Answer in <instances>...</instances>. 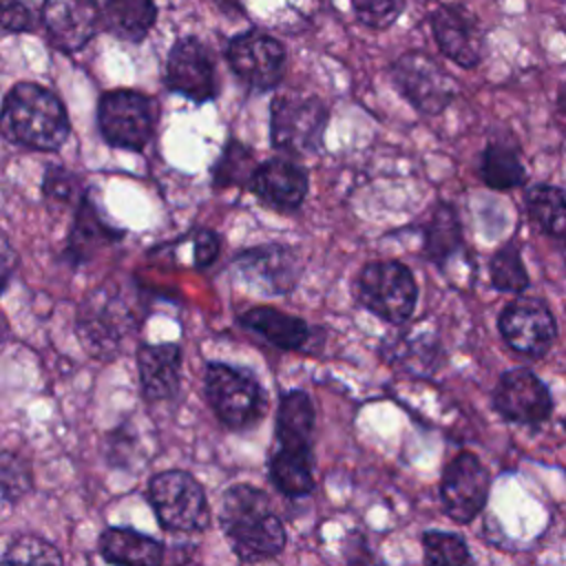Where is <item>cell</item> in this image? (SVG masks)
Wrapping results in <instances>:
<instances>
[{
  "mask_svg": "<svg viewBox=\"0 0 566 566\" xmlns=\"http://www.w3.org/2000/svg\"><path fill=\"white\" fill-rule=\"evenodd\" d=\"M564 429H566V420H564Z\"/></svg>",
  "mask_w": 566,
  "mask_h": 566,
  "instance_id": "41",
  "label": "cell"
},
{
  "mask_svg": "<svg viewBox=\"0 0 566 566\" xmlns=\"http://www.w3.org/2000/svg\"><path fill=\"white\" fill-rule=\"evenodd\" d=\"M239 323L248 332L261 336L265 343H270L281 352H307V349L316 352V347L312 345L316 340L318 329L310 327L307 321L301 316L285 314L270 305H256L243 312L239 316Z\"/></svg>",
  "mask_w": 566,
  "mask_h": 566,
  "instance_id": "19",
  "label": "cell"
},
{
  "mask_svg": "<svg viewBox=\"0 0 566 566\" xmlns=\"http://www.w3.org/2000/svg\"><path fill=\"white\" fill-rule=\"evenodd\" d=\"M389 75L398 93L422 115L442 113L458 93L453 77L422 51H407L396 57Z\"/></svg>",
  "mask_w": 566,
  "mask_h": 566,
  "instance_id": "9",
  "label": "cell"
},
{
  "mask_svg": "<svg viewBox=\"0 0 566 566\" xmlns=\"http://www.w3.org/2000/svg\"><path fill=\"white\" fill-rule=\"evenodd\" d=\"M148 502L170 533H201L210 522L206 491L188 471L168 469L150 478Z\"/></svg>",
  "mask_w": 566,
  "mask_h": 566,
  "instance_id": "6",
  "label": "cell"
},
{
  "mask_svg": "<svg viewBox=\"0 0 566 566\" xmlns=\"http://www.w3.org/2000/svg\"><path fill=\"white\" fill-rule=\"evenodd\" d=\"M349 2L356 20L363 27L376 29V31L391 27L405 9V0H349Z\"/></svg>",
  "mask_w": 566,
  "mask_h": 566,
  "instance_id": "35",
  "label": "cell"
},
{
  "mask_svg": "<svg viewBox=\"0 0 566 566\" xmlns=\"http://www.w3.org/2000/svg\"><path fill=\"white\" fill-rule=\"evenodd\" d=\"M557 111L566 115V86L557 93Z\"/></svg>",
  "mask_w": 566,
  "mask_h": 566,
  "instance_id": "40",
  "label": "cell"
},
{
  "mask_svg": "<svg viewBox=\"0 0 566 566\" xmlns=\"http://www.w3.org/2000/svg\"><path fill=\"white\" fill-rule=\"evenodd\" d=\"M422 551L427 564H471L473 555L469 553L467 542L458 533L444 531H424L422 533Z\"/></svg>",
  "mask_w": 566,
  "mask_h": 566,
  "instance_id": "31",
  "label": "cell"
},
{
  "mask_svg": "<svg viewBox=\"0 0 566 566\" xmlns=\"http://www.w3.org/2000/svg\"><path fill=\"white\" fill-rule=\"evenodd\" d=\"M480 177L493 190H511L526 181L520 146L513 137H493L480 155Z\"/></svg>",
  "mask_w": 566,
  "mask_h": 566,
  "instance_id": "23",
  "label": "cell"
},
{
  "mask_svg": "<svg viewBox=\"0 0 566 566\" xmlns=\"http://www.w3.org/2000/svg\"><path fill=\"white\" fill-rule=\"evenodd\" d=\"M307 186V170L290 157H272L259 164L248 184L259 201L279 212L298 210L305 201Z\"/></svg>",
  "mask_w": 566,
  "mask_h": 566,
  "instance_id": "18",
  "label": "cell"
},
{
  "mask_svg": "<svg viewBox=\"0 0 566 566\" xmlns=\"http://www.w3.org/2000/svg\"><path fill=\"white\" fill-rule=\"evenodd\" d=\"M157 122L155 102L133 88H113L99 97L97 126L113 148L144 150L153 139Z\"/></svg>",
  "mask_w": 566,
  "mask_h": 566,
  "instance_id": "8",
  "label": "cell"
},
{
  "mask_svg": "<svg viewBox=\"0 0 566 566\" xmlns=\"http://www.w3.org/2000/svg\"><path fill=\"white\" fill-rule=\"evenodd\" d=\"M268 473L276 491L285 497H305L314 491V458L274 451Z\"/></svg>",
  "mask_w": 566,
  "mask_h": 566,
  "instance_id": "28",
  "label": "cell"
},
{
  "mask_svg": "<svg viewBox=\"0 0 566 566\" xmlns=\"http://www.w3.org/2000/svg\"><path fill=\"white\" fill-rule=\"evenodd\" d=\"M11 256H13V252H11V245L4 241L2 243V283H4V287H7V283H9V274H11Z\"/></svg>",
  "mask_w": 566,
  "mask_h": 566,
  "instance_id": "39",
  "label": "cell"
},
{
  "mask_svg": "<svg viewBox=\"0 0 566 566\" xmlns=\"http://www.w3.org/2000/svg\"><path fill=\"white\" fill-rule=\"evenodd\" d=\"M219 524L241 562L276 557L285 548V528L272 511L265 491L254 484H232L221 497Z\"/></svg>",
  "mask_w": 566,
  "mask_h": 566,
  "instance_id": "1",
  "label": "cell"
},
{
  "mask_svg": "<svg viewBox=\"0 0 566 566\" xmlns=\"http://www.w3.org/2000/svg\"><path fill=\"white\" fill-rule=\"evenodd\" d=\"M203 387L208 402L223 427L245 431L261 422L268 396L250 369L212 360L206 365Z\"/></svg>",
  "mask_w": 566,
  "mask_h": 566,
  "instance_id": "3",
  "label": "cell"
},
{
  "mask_svg": "<svg viewBox=\"0 0 566 566\" xmlns=\"http://www.w3.org/2000/svg\"><path fill=\"white\" fill-rule=\"evenodd\" d=\"M69 115L62 99L35 82L13 84L2 102V133L9 142L53 153L69 137Z\"/></svg>",
  "mask_w": 566,
  "mask_h": 566,
  "instance_id": "2",
  "label": "cell"
},
{
  "mask_svg": "<svg viewBox=\"0 0 566 566\" xmlns=\"http://www.w3.org/2000/svg\"><path fill=\"white\" fill-rule=\"evenodd\" d=\"M431 33L444 57L462 69H475L484 57L480 20L462 4H440L429 15Z\"/></svg>",
  "mask_w": 566,
  "mask_h": 566,
  "instance_id": "16",
  "label": "cell"
},
{
  "mask_svg": "<svg viewBox=\"0 0 566 566\" xmlns=\"http://www.w3.org/2000/svg\"><path fill=\"white\" fill-rule=\"evenodd\" d=\"M489 279H491V285L500 292L520 294L528 287V272L515 239L506 241L502 248L493 252L489 261Z\"/></svg>",
  "mask_w": 566,
  "mask_h": 566,
  "instance_id": "29",
  "label": "cell"
},
{
  "mask_svg": "<svg viewBox=\"0 0 566 566\" xmlns=\"http://www.w3.org/2000/svg\"><path fill=\"white\" fill-rule=\"evenodd\" d=\"M0 482H2V500L7 504L9 502H18L33 486L29 464L20 455H15L11 451H2Z\"/></svg>",
  "mask_w": 566,
  "mask_h": 566,
  "instance_id": "34",
  "label": "cell"
},
{
  "mask_svg": "<svg viewBox=\"0 0 566 566\" xmlns=\"http://www.w3.org/2000/svg\"><path fill=\"white\" fill-rule=\"evenodd\" d=\"M254 153L237 139H230L212 168V184L214 188L228 186H248L254 170H256Z\"/></svg>",
  "mask_w": 566,
  "mask_h": 566,
  "instance_id": "30",
  "label": "cell"
},
{
  "mask_svg": "<svg viewBox=\"0 0 566 566\" xmlns=\"http://www.w3.org/2000/svg\"><path fill=\"white\" fill-rule=\"evenodd\" d=\"M316 411L307 391L290 389L281 394L276 409V449L314 458Z\"/></svg>",
  "mask_w": 566,
  "mask_h": 566,
  "instance_id": "20",
  "label": "cell"
},
{
  "mask_svg": "<svg viewBox=\"0 0 566 566\" xmlns=\"http://www.w3.org/2000/svg\"><path fill=\"white\" fill-rule=\"evenodd\" d=\"M42 22L55 49L73 53L84 49L104 27L97 0H46Z\"/></svg>",
  "mask_w": 566,
  "mask_h": 566,
  "instance_id": "17",
  "label": "cell"
},
{
  "mask_svg": "<svg viewBox=\"0 0 566 566\" xmlns=\"http://www.w3.org/2000/svg\"><path fill=\"white\" fill-rule=\"evenodd\" d=\"M102 15L108 33L137 44L150 33L157 20V7L155 0H106Z\"/></svg>",
  "mask_w": 566,
  "mask_h": 566,
  "instance_id": "26",
  "label": "cell"
},
{
  "mask_svg": "<svg viewBox=\"0 0 566 566\" xmlns=\"http://www.w3.org/2000/svg\"><path fill=\"white\" fill-rule=\"evenodd\" d=\"M234 272L248 287L268 296H283L296 287L301 261L290 245H254L234 256Z\"/></svg>",
  "mask_w": 566,
  "mask_h": 566,
  "instance_id": "13",
  "label": "cell"
},
{
  "mask_svg": "<svg viewBox=\"0 0 566 566\" xmlns=\"http://www.w3.org/2000/svg\"><path fill=\"white\" fill-rule=\"evenodd\" d=\"M226 60L234 75L254 91L274 88L285 73L283 44L259 29L232 35L226 44Z\"/></svg>",
  "mask_w": 566,
  "mask_h": 566,
  "instance_id": "11",
  "label": "cell"
},
{
  "mask_svg": "<svg viewBox=\"0 0 566 566\" xmlns=\"http://www.w3.org/2000/svg\"><path fill=\"white\" fill-rule=\"evenodd\" d=\"M329 111L314 95H279L270 106L272 146L287 155H312L323 146Z\"/></svg>",
  "mask_w": 566,
  "mask_h": 566,
  "instance_id": "7",
  "label": "cell"
},
{
  "mask_svg": "<svg viewBox=\"0 0 566 566\" xmlns=\"http://www.w3.org/2000/svg\"><path fill=\"white\" fill-rule=\"evenodd\" d=\"M166 86L190 102L203 104L217 97V69L210 49L195 35L179 38L166 60Z\"/></svg>",
  "mask_w": 566,
  "mask_h": 566,
  "instance_id": "14",
  "label": "cell"
},
{
  "mask_svg": "<svg viewBox=\"0 0 566 566\" xmlns=\"http://www.w3.org/2000/svg\"><path fill=\"white\" fill-rule=\"evenodd\" d=\"M524 206L531 223L557 245L566 248V192L548 184H537L526 190Z\"/></svg>",
  "mask_w": 566,
  "mask_h": 566,
  "instance_id": "25",
  "label": "cell"
},
{
  "mask_svg": "<svg viewBox=\"0 0 566 566\" xmlns=\"http://www.w3.org/2000/svg\"><path fill=\"white\" fill-rule=\"evenodd\" d=\"M214 4L228 15H243V0H214Z\"/></svg>",
  "mask_w": 566,
  "mask_h": 566,
  "instance_id": "38",
  "label": "cell"
},
{
  "mask_svg": "<svg viewBox=\"0 0 566 566\" xmlns=\"http://www.w3.org/2000/svg\"><path fill=\"white\" fill-rule=\"evenodd\" d=\"M0 20L7 31H31L33 13L24 0H0Z\"/></svg>",
  "mask_w": 566,
  "mask_h": 566,
  "instance_id": "36",
  "label": "cell"
},
{
  "mask_svg": "<svg viewBox=\"0 0 566 566\" xmlns=\"http://www.w3.org/2000/svg\"><path fill=\"white\" fill-rule=\"evenodd\" d=\"M122 237H124V232L119 228H113L106 223V219L99 214L95 201L86 192L75 208L71 234H69L64 252H66V259L71 265H82V263L91 261L106 245L119 241Z\"/></svg>",
  "mask_w": 566,
  "mask_h": 566,
  "instance_id": "22",
  "label": "cell"
},
{
  "mask_svg": "<svg viewBox=\"0 0 566 566\" xmlns=\"http://www.w3.org/2000/svg\"><path fill=\"white\" fill-rule=\"evenodd\" d=\"M497 329L504 343L524 356L539 358L557 340V323L542 298L520 296L504 305L497 318Z\"/></svg>",
  "mask_w": 566,
  "mask_h": 566,
  "instance_id": "12",
  "label": "cell"
},
{
  "mask_svg": "<svg viewBox=\"0 0 566 566\" xmlns=\"http://www.w3.org/2000/svg\"><path fill=\"white\" fill-rule=\"evenodd\" d=\"M462 248V226L451 203L440 201L422 230V250L429 261L444 268L447 261Z\"/></svg>",
  "mask_w": 566,
  "mask_h": 566,
  "instance_id": "27",
  "label": "cell"
},
{
  "mask_svg": "<svg viewBox=\"0 0 566 566\" xmlns=\"http://www.w3.org/2000/svg\"><path fill=\"white\" fill-rule=\"evenodd\" d=\"M352 292L358 305L394 325L407 323L418 303L413 272L400 261L365 263L354 279Z\"/></svg>",
  "mask_w": 566,
  "mask_h": 566,
  "instance_id": "4",
  "label": "cell"
},
{
  "mask_svg": "<svg viewBox=\"0 0 566 566\" xmlns=\"http://www.w3.org/2000/svg\"><path fill=\"white\" fill-rule=\"evenodd\" d=\"M137 327V316L126 298L113 287H95L84 296L75 316V332L82 347L95 358H111L122 340Z\"/></svg>",
  "mask_w": 566,
  "mask_h": 566,
  "instance_id": "5",
  "label": "cell"
},
{
  "mask_svg": "<svg viewBox=\"0 0 566 566\" xmlns=\"http://www.w3.org/2000/svg\"><path fill=\"white\" fill-rule=\"evenodd\" d=\"M42 192L49 206H71L73 201H82V186L77 175H73L71 170L62 168V166H49L44 170V179H42Z\"/></svg>",
  "mask_w": 566,
  "mask_h": 566,
  "instance_id": "33",
  "label": "cell"
},
{
  "mask_svg": "<svg viewBox=\"0 0 566 566\" xmlns=\"http://www.w3.org/2000/svg\"><path fill=\"white\" fill-rule=\"evenodd\" d=\"M192 241H195V252H192V261L197 268H208L217 261L219 256V234L214 230H208V228H201L192 234Z\"/></svg>",
  "mask_w": 566,
  "mask_h": 566,
  "instance_id": "37",
  "label": "cell"
},
{
  "mask_svg": "<svg viewBox=\"0 0 566 566\" xmlns=\"http://www.w3.org/2000/svg\"><path fill=\"white\" fill-rule=\"evenodd\" d=\"M2 562H24V564H62V555L60 551L49 544L44 537L33 535V533H22L15 535L4 553H2Z\"/></svg>",
  "mask_w": 566,
  "mask_h": 566,
  "instance_id": "32",
  "label": "cell"
},
{
  "mask_svg": "<svg viewBox=\"0 0 566 566\" xmlns=\"http://www.w3.org/2000/svg\"><path fill=\"white\" fill-rule=\"evenodd\" d=\"M137 376L144 400L161 402L175 398L181 382V347L177 343L142 345Z\"/></svg>",
  "mask_w": 566,
  "mask_h": 566,
  "instance_id": "21",
  "label": "cell"
},
{
  "mask_svg": "<svg viewBox=\"0 0 566 566\" xmlns=\"http://www.w3.org/2000/svg\"><path fill=\"white\" fill-rule=\"evenodd\" d=\"M491 475L482 460L471 451L455 453L440 478V502L444 513L458 522H473L486 506Z\"/></svg>",
  "mask_w": 566,
  "mask_h": 566,
  "instance_id": "10",
  "label": "cell"
},
{
  "mask_svg": "<svg viewBox=\"0 0 566 566\" xmlns=\"http://www.w3.org/2000/svg\"><path fill=\"white\" fill-rule=\"evenodd\" d=\"M99 555L111 564H159L164 559V544L135 528L111 526L97 539Z\"/></svg>",
  "mask_w": 566,
  "mask_h": 566,
  "instance_id": "24",
  "label": "cell"
},
{
  "mask_svg": "<svg viewBox=\"0 0 566 566\" xmlns=\"http://www.w3.org/2000/svg\"><path fill=\"white\" fill-rule=\"evenodd\" d=\"M493 409L506 422L537 427L551 418L553 396L539 376L515 367L500 376L493 389Z\"/></svg>",
  "mask_w": 566,
  "mask_h": 566,
  "instance_id": "15",
  "label": "cell"
}]
</instances>
